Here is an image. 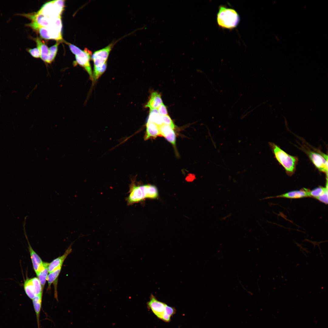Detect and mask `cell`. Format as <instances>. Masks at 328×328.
<instances>
[{
  "mask_svg": "<svg viewBox=\"0 0 328 328\" xmlns=\"http://www.w3.org/2000/svg\"><path fill=\"white\" fill-rule=\"evenodd\" d=\"M158 196L157 187L154 185H136L132 180L130 186L129 194L126 199L127 204L131 205L143 200L146 198L155 199Z\"/></svg>",
  "mask_w": 328,
  "mask_h": 328,
  "instance_id": "1",
  "label": "cell"
},
{
  "mask_svg": "<svg viewBox=\"0 0 328 328\" xmlns=\"http://www.w3.org/2000/svg\"><path fill=\"white\" fill-rule=\"evenodd\" d=\"M217 20L219 27L231 30L238 26L240 18L238 13L235 9L221 5L219 7Z\"/></svg>",
  "mask_w": 328,
  "mask_h": 328,
  "instance_id": "2",
  "label": "cell"
},
{
  "mask_svg": "<svg viewBox=\"0 0 328 328\" xmlns=\"http://www.w3.org/2000/svg\"><path fill=\"white\" fill-rule=\"evenodd\" d=\"M116 42H112L104 48L95 51L92 54L91 58L94 63V80L98 79L105 71L109 53Z\"/></svg>",
  "mask_w": 328,
  "mask_h": 328,
  "instance_id": "3",
  "label": "cell"
},
{
  "mask_svg": "<svg viewBox=\"0 0 328 328\" xmlns=\"http://www.w3.org/2000/svg\"><path fill=\"white\" fill-rule=\"evenodd\" d=\"M270 144L277 160L284 168L287 173L292 175L295 170L298 158L288 154L275 144L271 143Z\"/></svg>",
  "mask_w": 328,
  "mask_h": 328,
  "instance_id": "4",
  "label": "cell"
},
{
  "mask_svg": "<svg viewBox=\"0 0 328 328\" xmlns=\"http://www.w3.org/2000/svg\"><path fill=\"white\" fill-rule=\"evenodd\" d=\"M308 155L311 160L319 170L325 173L328 176V156L321 151H312L306 147L302 148Z\"/></svg>",
  "mask_w": 328,
  "mask_h": 328,
  "instance_id": "5",
  "label": "cell"
},
{
  "mask_svg": "<svg viewBox=\"0 0 328 328\" xmlns=\"http://www.w3.org/2000/svg\"><path fill=\"white\" fill-rule=\"evenodd\" d=\"M24 287L26 294L32 299L36 295L43 292V290L37 277L27 278L24 282Z\"/></svg>",
  "mask_w": 328,
  "mask_h": 328,
  "instance_id": "6",
  "label": "cell"
},
{
  "mask_svg": "<svg viewBox=\"0 0 328 328\" xmlns=\"http://www.w3.org/2000/svg\"><path fill=\"white\" fill-rule=\"evenodd\" d=\"M92 53L87 48L82 50L77 55H75L76 62L84 67L89 74L90 79L93 81V74L90 63Z\"/></svg>",
  "mask_w": 328,
  "mask_h": 328,
  "instance_id": "7",
  "label": "cell"
},
{
  "mask_svg": "<svg viewBox=\"0 0 328 328\" xmlns=\"http://www.w3.org/2000/svg\"><path fill=\"white\" fill-rule=\"evenodd\" d=\"M25 218V220L23 223L24 233L28 243L29 251L30 252L33 268L36 274L43 268L45 266L46 262H43L40 257L33 250L29 243L25 230V225L26 223V217Z\"/></svg>",
  "mask_w": 328,
  "mask_h": 328,
  "instance_id": "8",
  "label": "cell"
},
{
  "mask_svg": "<svg viewBox=\"0 0 328 328\" xmlns=\"http://www.w3.org/2000/svg\"><path fill=\"white\" fill-rule=\"evenodd\" d=\"M147 305L148 308L151 309L153 313L161 319L165 312L166 304L158 301L153 295L151 294L150 300L147 302Z\"/></svg>",
  "mask_w": 328,
  "mask_h": 328,
  "instance_id": "9",
  "label": "cell"
},
{
  "mask_svg": "<svg viewBox=\"0 0 328 328\" xmlns=\"http://www.w3.org/2000/svg\"><path fill=\"white\" fill-rule=\"evenodd\" d=\"M50 18H55L60 16L54 5L53 1L45 4L38 12Z\"/></svg>",
  "mask_w": 328,
  "mask_h": 328,
  "instance_id": "10",
  "label": "cell"
},
{
  "mask_svg": "<svg viewBox=\"0 0 328 328\" xmlns=\"http://www.w3.org/2000/svg\"><path fill=\"white\" fill-rule=\"evenodd\" d=\"M161 136L164 137L173 146H176V136L173 130L170 126L163 124L159 126Z\"/></svg>",
  "mask_w": 328,
  "mask_h": 328,
  "instance_id": "11",
  "label": "cell"
},
{
  "mask_svg": "<svg viewBox=\"0 0 328 328\" xmlns=\"http://www.w3.org/2000/svg\"><path fill=\"white\" fill-rule=\"evenodd\" d=\"M72 251L71 246L70 245L62 255L55 258L50 263H49L48 267L49 272L50 273L62 267L65 259L71 252Z\"/></svg>",
  "mask_w": 328,
  "mask_h": 328,
  "instance_id": "12",
  "label": "cell"
},
{
  "mask_svg": "<svg viewBox=\"0 0 328 328\" xmlns=\"http://www.w3.org/2000/svg\"><path fill=\"white\" fill-rule=\"evenodd\" d=\"M310 197V190L303 188L300 190H293L278 195L275 197L296 199Z\"/></svg>",
  "mask_w": 328,
  "mask_h": 328,
  "instance_id": "13",
  "label": "cell"
},
{
  "mask_svg": "<svg viewBox=\"0 0 328 328\" xmlns=\"http://www.w3.org/2000/svg\"><path fill=\"white\" fill-rule=\"evenodd\" d=\"M158 136H161L159 126L154 123L147 121L146 133L144 136L145 140H147L150 138H155Z\"/></svg>",
  "mask_w": 328,
  "mask_h": 328,
  "instance_id": "14",
  "label": "cell"
},
{
  "mask_svg": "<svg viewBox=\"0 0 328 328\" xmlns=\"http://www.w3.org/2000/svg\"><path fill=\"white\" fill-rule=\"evenodd\" d=\"M162 101L160 95L156 92H152L145 107L150 109H157L162 103Z\"/></svg>",
  "mask_w": 328,
  "mask_h": 328,
  "instance_id": "15",
  "label": "cell"
},
{
  "mask_svg": "<svg viewBox=\"0 0 328 328\" xmlns=\"http://www.w3.org/2000/svg\"><path fill=\"white\" fill-rule=\"evenodd\" d=\"M43 292L36 295L32 299L36 317L38 328H40L39 316L42 307Z\"/></svg>",
  "mask_w": 328,
  "mask_h": 328,
  "instance_id": "16",
  "label": "cell"
},
{
  "mask_svg": "<svg viewBox=\"0 0 328 328\" xmlns=\"http://www.w3.org/2000/svg\"><path fill=\"white\" fill-rule=\"evenodd\" d=\"M37 47L40 52V57L44 61L46 62L49 53V48L38 37L35 39Z\"/></svg>",
  "mask_w": 328,
  "mask_h": 328,
  "instance_id": "17",
  "label": "cell"
},
{
  "mask_svg": "<svg viewBox=\"0 0 328 328\" xmlns=\"http://www.w3.org/2000/svg\"><path fill=\"white\" fill-rule=\"evenodd\" d=\"M150 110L147 121L154 123L159 126L162 125V116L159 114L157 109Z\"/></svg>",
  "mask_w": 328,
  "mask_h": 328,
  "instance_id": "18",
  "label": "cell"
},
{
  "mask_svg": "<svg viewBox=\"0 0 328 328\" xmlns=\"http://www.w3.org/2000/svg\"><path fill=\"white\" fill-rule=\"evenodd\" d=\"M49 263L45 262L43 268L36 274L37 278L39 280L43 289L48 275V267Z\"/></svg>",
  "mask_w": 328,
  "mask_h": 328,
  "instance_id": "19",
  "label": "cell"
},
{
  "mask_svg": "<svg viewBox=\"0 0 328 328\" xmlns=\"http://www.w3.org/2000/svg\"><path fill=\"white\" fill-rule=\"evenodd\" d=\"M62 267H60L58 269L54 270L50 273L48 275L47 280L48 282V288L50 287L52 284L56 281L59 275L61 270Z\"/></svg>",
  "mask_w": 328,
  "mask_h": 328,
  "instance_id": "20",
  "label": "cell"
},
{
  "mask_svg": "<svg viewBox=\"0 0 328 328\" xmlns=\"http://www.w3.org/2000/svg\"><path fill=\"white\" fill-rule=\"evenodd\" d=\"M327 190H328V181L327 179L326 178V186L317 187L311 190H310V197H313L316 199Z\"/></svg>",
  "mask_w": 328,
  "mask_h": 328,
  "instance_id": "21",
  "label": "cell"
},
{
  "mask_svg": "<svg viewBox=\"0 0 328 328\" xmlns=\"http://www.w3.org/2000/svg\"><path fill=\"white\" fill-rule=\"evenodd\" d=\"M59 44V43H56L49 48V53L46 62L47 63H50L54 59L57 51Z\"/></svg>",
  "mask_w": 328,
  "mask_h": 328,
  "instance_id": "22",
  "label": "cell"
},
{
  "mask_svg": "<svg viewBox=\"0 0 328 328\" xmlns=\"http://www.w3.org/2000/svg\"><path fill=\"white\" fill-rule=\"evenodd\" d=\"M37 31L40 34V36L43 38L49 39H51L48 29L45 27H40Z\"/></svg>",
  "mask_w": 328,
  "mask_h": 328,
  "instance_id": "23",
  "label": "cell"
},
{
  "mask_svg": "<svg viewBox=\"0 0 328 328\" xmlns=\"http://www.w3.org/2000/svg\"><path fill=\"white\" fill-rule=\"evenodd\" d=\"M163 124L171 127L173 129L175 128V125L173 121L168 115L162 116Z\"/></svg>",
  "mask_w": 328,
  "mask_h": 328,
  "instance_id": "24",
  "label": "cell"
},
{
  "mask_svg": "<svg viewBox=\"0 0 328 328\" xmlns=\"http://www.w3.org/2000/svg\"><path fill=\"white\" fill-rule=\"evenodd\" d=\"M64 0H55L53 1V2L56 6L58 12L60 15H61L64 6Z\"/></svg>",
  "mask_w": 328,
  "mask_h": 328,
  "instance_id": "25",
  "label": "cell"
},
{
  "mask_svg": "<svg viewBox=\"0 0 328 328\" xmlns=\"http://www.w3.org/2000/svg\"><path fill=\"white\" fill-rule=\"evenodd\" d=\"M27 50L33 57L36 58L40 57V51L37 47L32 49H27Z\"/></svg>",
  "mask_w": 328,
  "mask_h": 328,
  "instance_id": "26",
  "label": "cell"
},
{
  "mask_svg": "<svg viewBox=\"0 0 328 328\" xmlns=\"http://www.w3.org/2000/svg\"><path fill=\"white\" fill-rule=\"evenodd\" d=\"M65 42L68 45L71 51L75 55H78L82 50L80 48L74 45L65 41Z\"/></svg>",
  "mask_w": 328,
  "mask_h": 328,
  "instance_id": "27",
  "label": "cell"
},
{
  "mask_svg": "<svg viewBox=\"0 0 328 328\" xmlns=\"http://www.w3.org/2000/svg\"><path fill=\"white\" fill-rule=\"evenodd\" d=\"M157 109L159 114L161 116H164L168 115L167 108L163 103L157 108Z\"/></svg>",
  "mask_w": 328,
  "mask_h": 328,
  "instance_id": "28",
  "label": "cell"
},
{
  "mask_svg": "<svg viewBox=\"0 0 328 328\" xmlns=\"http://www.w3.org/2000/svg\"><path fill=\"white\" fill-rule=\"evenodd\" d=\"M317 199L323 203L327 204L328 203V190L318 197Z\"/></svg>",
  "mask_w": 328,
  "mask_h": 328,
  "instance_id": "29",
  "label": "cell"
},
{
  "mask_svg": "<svg viewBox=\"0 0 328 328\" xmlns=\"http://www.w3.org/2000/svg\"><path fill=\"white\" fill-rule=\"evenodd\" d=\"M175 309L169 306L166 304L165 305V312L171 316L175 313Z\"/></svg>",
  "mask_w": 328,
  "mask_h": 328,
  "instance_id": "30",
  "label": "cell"
},
{
  "mask_svg": "<svg viewBox=\"0 0 328 328\" xmlns=\"http://www.w3.org/2000/svg\"><path fill=\"white\" fill-rule=\"evenodd\" d=\"M170 316L164 312L161 317V319L165 321L168 322L170 321Z\"/></svg>",
  "mask_w": 328,
  "mask_h": 328,
  "instance_id": "31",
  "label": "cell"
}]
</instances>
